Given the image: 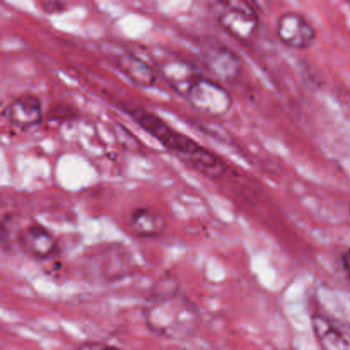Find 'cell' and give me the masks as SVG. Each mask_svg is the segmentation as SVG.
Instances as JSON below:
<instances>
[{
    "instance_id": "obj_16",
    "label": "cell",
    "mask_w": 350,
    "mask_h": 350,
    "mask_svg": "<svg viewBox=\"0 0 350 350\" xmlns=\"http://www.w3.org/2000/svg\"><path fill=\"white\" fill-rule=\"evenodd\" d=\"M340 263H342V269H344L345 275H347L350 279V250H345V252L342 253Z\"/></svg>"
},
{
    "instance_id": "obj_15",
    "label": "cell",
    "mask_w": 350,
    "mask_h": 350,
    "mask_svg": "<svg viewBox=\"0 0 350 350\" xmlns=\"http://www.w3.org/2000/svg\"><path fill=\"white\" fill-rule=\"evenodd\" d=\"M79 350H122L118 347H113L109 344H103V342H84L79 347Z\"/></svg>"
},
{
    "instance_id": "obj_5",
    "label": "cell",
    "mask_w": 350,
    "mask_h": 350,
    "mask_svg": "<svg viewBox=\"0 0 350 350\" xmlns=\"http://www.w3.org/2000/svg\"><path fill=\"white\" fill-rule=\"evenodd\" d=\"M277 38L293 50H308L317 40L313 24L299 12H286L277 21Z\"/></svg>"
},
{
    "instance_id": "obj_3",
    "label": "cell",
    "mask_w": 350,
    "mask_h": 350,
    "mask_svg": "<svg viewBox=\"0 0 350 350\" xmlns=\"http://www.w3.org/2000/svg\"><path fill=\"white\" fill-rule=\"evenodd\" d=\"M185 98L193 106V109L212 118L226 116L232 108V96L228 89L219 81H212L204 75L195 79Z\"/></svg>"
},
{
    "instance_id": "obj_14",
    "label": "cell",
    "mask_w": 350,
    "mask_h": 350,
    "mask_svg": "<svg viewBox=\"0 0 350 350\" xmlns=\"http://www.w3.org/2000/svg\"><path fill=\"white\" fill-rule=\"evenodd\" d=\"M211 2V5L214 7V10L217 12V10H222V9H229V7H246L250 5L246 0H208Z\"/></svg>"
},
{
    "instance_id": "obj_12",
    "label": "cell",
    "mask_w": 350,
    "mask_h": 350,
    "mask_svg": "<svg viewBox=\"0 0 350 350\" xmlns=\"http://www.w3.org/2000/svg\"><path fill=\"white\" fill-rule=\"evenodd\" d=\"M130 229H132L133 234L140 236V238H156L164 232L166 228V222L161 217L157 212H154L152 208L140 207L130 214Z\"/></svg>"
},
{
    "instance_id": "obj_9",
    "label": "cell",
    "mask_w": 350,
    "mask_h": 350,
    "mask_svg": "<svg viewBox=\"0 0 350 350\" xmlns=\"http://www.w3.org/2000/svg\"><path fill=\"white\" fill-rule=\"evenodd\" d=\"M311 325L323 350H350V327L337 320L314 313Z\"/></svg>"
},
{
    "instance_id": "obj_1",
    "label": "cell",
    "mask_w": 350,
    "mask_h": 350,
    "mask_svg": "<svg viewBox=\"0 0 350 350\" xmlns=\"http://www.w3.org/2000/svg\"><path fill=\"white\" fill-rule=\"evenodd\" d=\"M144 318L152 334L170 340L190 338L202 323L200 311L193 301L180 293L178 280L173 275H164L152 287Z\"/></svg>"
},
{
    "instance_id": "obj_10",
    "label": "cell",
    "mask_w": 350,
    "mask_h": 350,
    "mask_svg": "<svg viewBox=\"0 0 350 350\" xmlns=\"http://www.w3.org/2000/svg\"><path fill=\"white\" fill-rule=\"evenodd\" d=\"M118 70L139 88H154L157 82V72L152 65L147 64L133 53H122L115 58Z\"/></svg>"
},
{
    "instance_id": "obj_17",
    "label": "cell",
    "mask_w": 350,
    "mask_h": 350,
    "mask_svg": "<svg viewBox=\"0 0 350 350\" xmlns=\"http://www.w3.org/2000/svg\"><path fill=\"white\" fill-rule=\"evenodd\" d=\"M2 204H3V202H2V197H0V207H2Z\"/></svg>"
},
{
    "instance_id": "obj_7",
    "label": "cell",
    "mask_w": 350,
    "mask_h": 350,
    "mask_svg": "<svg viewBox=\"0 0 350 350\" xmlns=\"http://www.w3.org/2000/svg\"><path fill=\"white\" fill-rule=\"evenodd\" d=\"M215 16L219 26L239 41H250L258 31V16L252 5L229 7L217 10Z\"/></svg>"
},
{
    "instance_id": "obj_11",
    "label": "cell",
    "mask_w": 350,
    "mask_h": 350,
    "mask_svg": "<svg viewBox=\"0 0 350 350\" xmlns=\"http://www.w3.org/2000/svg\"><path fill=\"white\" fill-rule=\"evenodd\" d=\"M161 74L166 79L167 84L181 96H187L190 85L200 75L193 65L181 60V58H173V60L163 62L161 64Z\"/></svg>"
},
{
    "instance_id": "obj_8",
    "label": "cell",
    "mask_w": 350,
    "mask_h": 350,
    "mask_svg": "<svg viewBox=\"0 0 350 350\" xmlns=\"http://www.w3.org/2000/svg\"><path fill=\"white\" fill-rule=\"evenodd\" d=\"M5 118L21 130L33 129L43 122L41 99L33 92H24L7 105Z\"/></svg>"
},
{
    "instance_id": "obj_4",
    "label": "cell",
    "mask_w": 350,
    "mask_h": 350,
    "mask_svg": "<svg viewBox=\"0 0 350 350\" xmlns=\"http://www.w3.org/2000/svg\"><path fill=\"white\" fill-rule=\"evenodd\" d=\"M202 60L219 82H236L243 74V60L231 48L215 41L202 44Z\"/></svg>"
},
{
    "instance_id": "obj_13",
    "label": "cell",
    "mask_w": 350,
    "mask_h": 350,
    "mask_svg": "<svg viewBox=\"0 0 350 350\" xmlns=\"http://www.w3.org/2000/svg\"><path fill=\"white\" fill-rule=\"evenodd\" d=\"M125 255H129V252H126L123 246L115 245V246H108L103 255H98V258H94L96 263H101V270H98V272H101L103 279L113 280V279H120V277H123V273L120 272L116 267H113V262L123 258Z\"/></svg>"
},
{
    "instance_id": "obj_2",
    "label": "cell",
    "mask_w": 350,
    "mask_h": 350,
    "mask_svg": "<svg viewBox=\"0 0 350 350\" xmlns=\"http://www.w3.org/2000/svg\"><path fill=\"white\" fill-rule=\"evenodd\" d=\"M130 115L135 118V122L142 126L146 132H149L157 142L163 144L170 152L176 154L185 164L193 167L195 171H198L200 174H204L205 178H211V180H219V178L224 176L228 173V164L224 163V159L214 154L212 150L202 147L197 140H193L191 137L183 135L178 130H174L173 126L167 125L164 120H161L159 116L154 115V113L146 111V109H133L130 111Z\"/></svg>"
},
{
    "instance_id": "obj_6",
    "label": "cell",
    "mask_w": 350,
    "mask_h": 350,
    "mask_svg": "<svg viewBox=\"0 0 350 350\" xmlns=\"http://www.w3.org/2000/svg\"><path fill=\"white\" fill-rule=\"evenodd\" d=\"M17 245L29 258L36 262H46L58 252V241L46 228L40 224H29L17 234Z\"/></svg>"
}]
</instances>
